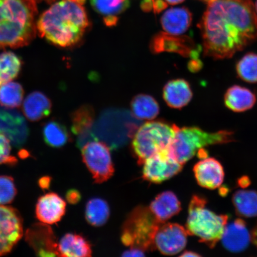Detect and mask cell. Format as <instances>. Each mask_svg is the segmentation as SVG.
<instances>
[{"label":"cell","instance_id":"obj_1","mask_svg":"<svg viewBox=\"0 0 257 257\" xmlns=\"http://www.w3.org/2000/svg\"><path fill=\"white\" fill-rule=\"evenodd\" d=\"M198 27L204 55L229 59L256 40L255 6L250 0H212Z\"/></svg>","mask_w":257,"mask_h":257},{"label":"cell","instance_id":"obj_2","mask_svg":"<svg viewBox=\"0 0 257 257\" xmlns=\"http://www.w3.org/2000/svg\"><path fill=\"white\" fill-rule=\"evenodd\" d=\"M90 23L85 9L72 0H60L37 21L40 36L54 46L69 48L81 41Z\"/></svg>","mask_w":257,"mask_h":257},{"label":"cell","instance_id":"obj_3","mask_svg":"<svg viewBox=\"0 0 257 257\" xmlns=\"http://www.w3.org/2000/svg\"><path fill=\"white\" fill-rule=\"evenodd\" d=\"M35 0H0V49L28 46L37 32Z\"/></svg>","mask_w":257,"mask_h":257},{"label":"cell","instance_id":"obj_4","mask_svg":"<svg viewBox=\"0 0 257 257\" xmlns=\"http://www.w3.org/2000/svg\"><path fill=\"white\" fill-rule=\"evenodd\" d=\"M234 138L229 131L208 133L195 126L178 127L168 150L170 157L184 165L205 147L233 142Z\"/></svg>","mask_w":257,"mask_h":257},{"label":"cell","instance_id":"obj_5","mask_svg":"<svg viewBox=\"0 0 257 257\" xmlns=\"http://www.w3.org/2000/svg\"><path fill=\"white\" fill-rule=\"evenodd\" d=\"M226 215H218L207 208V200L193 196L188 208L186 229L189 235L195 236L200 242L213 248L221 240L227 223Z\"/></svg>","mask_w":257,"mask_h":257},{"label":"cell","instance_id":"obj_6","mask_svg":"<svg viewBox=\"0 0 257 257\" xmlns=\"http://www.w3.org/2000/svg\"><path fill=\"white\" fill-rule=\"evenodd\" d=\"M178 126L163 121L146 122L133 135L132 149L139 165L161 151L168 149Z\"/></svg>","mask_w":257,"mask_h":257},{"label":"cell","instance_id":"obj_7","mask_svg":"<svg viewBox=\"0 0 257 257\" xmlns=\"http://www.w3.org/2000/svg\"><path fill=\"white\" fill-rule=\"evenodd\" d=\"M162 223L157 220L150 208L137 207L128 215L122 228L121 239L124 245L146 251L153 250L154 239Z\"/></svg>","mask_w":257,"mask_h":257},{"label":"cell","instance_id":"obj_8","mask_svg":"<svg viewBox=\"0 0 257 257\" xmlns=\"http://www.w3.org/2000/svg\"><path fill=\"white\" fill-rule=\"evenodd\" d=\"M81 151L83 162L96 183L101 184L113 175L114 165L107 144L92 140L83 146Z\"/></svg>","mask_w":257,"mask_h":257},{"label":"cell","instance_id":"obj_9","mask_svg":"<svg viewBox=\"0 0 257 257\" xmlns=\"http://www.w3.org/2000/svg\"><path fill=\"white\" fill-rule=\"evenodd\" d=\"M23 234V221L19 212L0 205V256L11 252Z\"/></svg>","mask_w":257,"mask_h":257},{"label":"cell","instance_id":"obj_10","mask_svg":"<svg viewBox=\"0 0 257 257\" xmlns=\"http://www.w3.org/2000/svg\"><path fill=\"white\" fill-rule=\"evenodd\" d=\"M168 149L161 151L145 160L142 165L143 176L146 181L160 184L181 172L183 165L170 156Z\"/></svg>","mask_w":257,"mask_h":257},{"label":"cell","instance_id":"obj_11","mask_svg":"<svg viewBox=\"0 0 257 257\" xmlns=\"http://www.w3.org/2000/svg\"><path fill=\"white\" fill-rule=\"evenodd\" d=\"M188 235L187 230L181 225L162 223L154 236V248L164 255L177 254L185 248Z\"/></svg>","mask_w":257,"mask_h":257},{"label":"cell","instance_id":"obj_12","mask_svg":"<svg viewBox=\"0 0 257 257\" xmlns=\"http://www.w3.org/2000/svg\"><path fill=\"white\" fill-rule=\"evenodd\" d=\"M150 48L154 54L161 53H178L184 57L197 60L198 51L191 38L176 36L165 32H160L153 37Z\"/></svg>","mask_w":257,"mask_h":257},{"label":"cell","instance_id":"obj_13","mask_svg":"<svg viewBox=\"0 0 257 257\" xmlns=\"http://www.w3.org/2000/svg\"><path fill=\"white\" fill-rule=\"evenodd\" d=\"M0 133L5 135L16 147L24 146L30 134L23 115L2 105H0Z\"/></svg>","mask_w":257,"mask_h":257},{"label":"cell","instance_id":"obj_14","mask_svg":"<svg viewBox=\"0 0 257 257\" xmlns=\"http://www.w3.org/2000/svg\"><path fill=\"white\" fill-rule=\"evenodd\" d=\"M26 239L38 256H57V242L52 229L46 224H37L26 233Z\"/></svg>","mask_w":257,"mask_h":257},{"label":"cell","instance_id":"obj_15","mask_svg":"<svg viewBox=\"0 0 257 257\" xmlns=\"http://www.w3.org/2000/svg\"><path fill=\"white\" fill-rule=\"evenodd\" d=\"M194 173L199 185L214 189L222 185L224 172L222 165L214 158L204 157L194 166Z\"/></svg>","mask_w":257,"mask_h":257},{"label":"cell","instance_id":"obj_16","mask_svg":"<svg viewBox=\"0 0 257 257\" xmlns=\"http://www.w3.org/2000/svg\"><path fill=\"white\" fill-rule=\"evenodd\" d=\"M66 203L56 193H48L39 198L36 205V216L42 223L56 224L66 213Z\"/></svg>","mask_w":257,"mask_h":257},{"label":"cell","instance_id":"obj_17","mask_svg":"<svg viewBox=\"0 0 257 257\" xmlns=\"http://www.w3.org/2000/svg\"><path fill=\"white\" fill-rule=\"evenodd\" d=\"M251 234L243 220L236 219L226 224L221 240L225 248L233 252L243 251L248 246Z\"/></svg>","mask_w":257,"mask_h":257},{"label":"cell","instance_id":"obj_18","mask_svg":"<svg viewBox=\"0 0 257 257\" xmlns=\"http://www.w3.org/2000/svg\"><path fill=\"white\" fill-rule=\"evenodd\" d=\"M95 112L91 105H82L72 114V131L78 137V146H83L92 140L91 130L94 124Z\"/></svg>","mask_w":257,"mask_h":257},{"label":"cell","instance_id":"obj_19","mask_svg":"<svg viewBox=\"0 0 257 257\" xmlns=\"http://www.w3.org/2000/svg\"><path fill=\"white\" fill-rule=\"evenodd\" d=\"M191 13L185 8H175L164 13L160 19L161 25L166 33L180 35L187 31L192 23Z\"/></svg>","mask_w":257,"mask_h":257},{"label":"cell","instance_id":"obj_20","mask_svg":"<svg viewBox=\"0 0 257 257\" xmlns=\"http://www.w3.org/2000/svg\"><path fill=\"white\" fill-rule=\"evenodd\" d=\"M163 98L170 107L181 109L191 101L193 94L189 83L182 79L170 80L163 88Z\"/></svg>","mask_w":257,"mask_h":257},{"label":"cell","instance_id":"obj_21","mask_svg":"<svg viewBox=\"0 0 257 257\" xmlns=\"http://www.w3.org/2000/svg\"><path fill=\"white\" fill-rule=\"evenodd\" d=\"M149 208L154 216L162 223L176 216L182 209L179 199L171 191H165L157 195Z\"/></svg>","mask_w":257,"mask_h":257},{"label":"cell","instance_id":"obj_22","mask_svg":"<svg viewBox=\"0 0 257 257\" xmlns=\"http://www.w3.org/2000/svg\"><path fill=\"white\" fill-rule=\"evenodd\" d=\"M92 253L91 244L80 234H64L57 244V256L86 257L91 256Z\"/></svg>","mask_w":257,"mask_h":257},{"label":"cell","instance_id":"obj_23","mask_svg":"<svg viewBox=\"0 0 257 257\" xmlns=\"http://www.w3.org/2000/svg\"><path fill=\"white\" fill-rule=\"evenodd\" d=\"M52 103L47 96L40 91H35L28 95L23 104L25 117L32 121L43 119L51 113Z\"/></svg>","mask_w":257,"mask_h":257},{"label":"cell","instance_id":"obj_24","mask_svg":"<svg viewBox=\"0 0 257 257\" xmlns=\"http://www.w3.org/2000/svg\"><path fill=\"white\" fill-rule=\"evenodd\" d=\"M256 97L249 89L238 85L232 86L224 96L226 107L234 112H243L254 105Z\"/></svg>","mask_w":257,"mask_h":257},{"label":"cell","instance_id":"obj_25","mask_svg":"<svg viewBox=\"0 0 257 257\" xmlns=\"http://www.w3.org/2000/svg\"><path fill=\"white\" fill-rule=\"evenodd\" d=\"M93 9L103 16L104 24L108 27L117 24L119 16L130 6L128 0H90Z\"/></svg>","mask_w":257,"mask_h":257},{"label":"cell","instance_id":"obj_26","mask_svg":"<svg viewBox=\"0 0 257 257\" xmlns=\"http://www.w3.org/2000/svg\"><path fill=\"white\" fill-rule=\"evenodd\" d=\"M134 116L141 120H153L160 112V107L153 96L146 94L138 95L131 104Z\"/></svg>","mask_w":257,"mask_h":257},{"label":"cell","instance_id":"obj_27","mask_svg":"<svg viewBox=\"0 0 257 257\" xmlns=\"http://www.w3.org/2000/svg\"><path fill=\"white\" fill-rule=\"evenodd\" d=\"M233 204L237 214L244 217L257 216V192L239 190L233 194Z\"/></svg>","mask_w":257,"mask_h":257},{"label":"cell","instance_id":"obj_28","mask_svg":"<svg viewBox=\"0 0 257 257\" xmlns=\"http://www.w3.org/2000/svg\"><path fill=\"white\" fill-rule=\"evenodd\" d=\"M110 214V208L107 202L101 198H92L86 204V219L93 226H103L107 223Z\"/></svg>","mask_w":257,"mask_h":257},{"label":"cell","instance_id":"obj_29","mask_svg":"<svg viewBox=\"0 0 257 257\" xmlns=\"http://www.w3.org/2000/svg\"><path fill=\"white\" fill-rule=\"evenodd\" d=\"M43 134L45 143L53 148L62 147L70 139L69 133L65 126L56 120H51L45 123Z\"/></svg>","mask_w":257,"mask_h":257},{"label":"cell","instance_id":"obj_30","mask_svg":"<svg viewBox=\"0 0 257 257\" xmlns=\"http://www.w3.org/2000/svg\"><path fill=\"white\" fill-rule=\"evenodd\" d=\"M24 90L20 83L9 82L0 86V104L6 108H17L22 104Z\"/></svg>","mask_w":257,"mask_h":257},{"label":"cell","instance_id":"obj_31","mask_svg":"<svg viewBox=\"0 0 257 257\" xmlns=\"http://www.w3.org/2000/svg\"><path fill=\"white\" fill-rule=\"evenodd\" d=\"M22 68V61L11 51L0 54V73L5 83L12 81L19 75Z\"/></svg>","mask_w":257,"mask_h":257},{"label":"cell","instance_id":"obj_32","mask_svg":"<svg viewBox=\"0 0 257 257\" xmlns=\"http://www.w3.org/2000/svg\"><path fill=\"white\" fill-rule=\"evenodd\" d=\"M239 78L249 83L257 82V54L248 53L239 60L236 65Z\"/></svg>","mask_w":257,"mask_h":257},{"label":"cell","instance_id":"obj_33","mask_svg":"<svg viewBox=\"0 0 257 257\" xmlns=\"http://www.w3.org/2000/svg\"><path fill=\"white\" fill-rule=\"evenodd\" d=\"M17 194L14 178L9 176H0V205L12 203Z\"/></svg>","mask_w":257,"mask_h":257},{"label":"cell","instance_id":"obj_34","mask_svg":"<svg viewBox=\"0 0 257 257\" xmlns=\"http://www.w3.org/2000/svg\"><path fill=\"white\" fill-rule=\"evenodd\" d=\"M11 144L9 138L0 133V165L15 166L18 163V160L12 155Z\"/></svg>","mask_w":257,"mask_h":257},{"label":"cell","instance_id":"obj_35","mask_svg":"<svg viewBox=\"0 0 257 257\" xmlns=\"http://www.w3.org/2000/svg\"><path fill=\"white\" fill-rule=\"evenodd\" d=\"M81 199V195L76 189H70L66 193V200L70 204H76Z\"/></svg>","mask_w":257,"mask_h":257},{"label":"cell","instance_id":"obj_36","mask_svg":"<svg viewBox=\"0 0 257 257\" xmlns=\"http://www.w3.org/2000/svg\"><path fill=\"white\" fill-rule=\"evenodd\" d=\"M168 7V5L163 0H153V11L155 14H159Z\"/></svg>","mask_w":257,"mask_h":257},{"label":"cell","instance_id":"obj_37","mask_svg":"<svg viewBox=\"0 0 257 257\" xmlns=\"http://www.w3.org/2000/svg\"><path fill=\"white\" fill-rule=\"evenodd\" d=\"M123 256H145L144 250L137 248H131L130 249L126 250L122 254Z\"/></svg>","mask_w":257,"mask_h":257},{"label":"cell","instance_id":"obj_38","mask_svg":"<svg viewBox=\"0 0 257 257\" xmlns=\"http://www.w3.org/2000/svg\"><path fill=\"white\" fill-rule=\"evenodd\" d=\"M50 184V179L49 178H43L40 181V185L43 189H47L49 187Z\"/></svg>","mask_w":257,"mask_h":257},{"label":"cell","instance_id":"obj_39","mask_svg":"<svg viewBox=\"0 0 257 257\" xmlns=\"http://www.w3.org/2000/svg\"><path fill=\"white\" fill-rule=\"evenodd\" d=\"M35 1H36L37 3L45 2L48 3V4H51V3L55 2L56 1V0H35ZM72 1L80 3V4H81V5H83V4H84L86 0H72Z\"/></svg>","mask_w":257,"mask_h":257},{"label":"cell","instance_id":"obj_40","mask_svg":"<svg viewBox=\"0 0 257 257\" xmlns=\"http://www.w3.org/2000/svg\"><path fill=\"white\" fill-rule=\"evenodd\" d=\"M251 240L257 248V224L256 226L254 227V229L252 230V232L251 233Z\"/></svg>","mask_w":257,"mask_h":257},{"label":"cell","instance_id":"obj_41","mask_svg":"<svg viewBox=\"0 0 257 257\" xmlns=\"http://www.w3.org/2000/svg\"><path fill=\"white\" fill-rule=\"evenodd\" d=\"M200 255L198 254V253H195L192 251H186L184 252L183 254L181 255V256H200Z\"/></svg>","mask_w":257,"mask_h":257},{"label":"cell","instance_id":"obj_42","mask_svg":"<svg viewBox=\"0 0 257 257\" xmlns=\"http://www.w3.org/2000/svg\"><path fill=\"white\" fill-rule=\"evenodd\" d=\"M165 1L170 5H176L181 4V3L184 2L185 0H165Z\"/></svg>","mask_w":257,"mask_h":257},{"label":"cell","instance_id":"obj_43","mask_svg":"<svg viewBox=\"0 0 257 257\" xmlns=\"http://www.w3.org/2000/svg\"><path fill=\"white\" fill-rule=\"evenodd\" d=\"M4 83H5L4 82V80H3L1 73H0V86L2 85L3 84H4Z\"/></svg>","mask_w":257,"mask_h":257},{"label":"cell","instance_id":"obj_44","mask_svg":"<svg viewBox=\"0 0 257 257\" xmlns=\"http://www.w3.org/2000/svg\"><path fill=\"white\" fill-rule=\"evenodd\" d=\"M201 1H204L205 2L209 3L212 1V0H201Z\"/></svg>","mask_w":257,"mask_h":257},{"label":"cell","instance_id":"obj_45","mask_svg":"<svg viewBox=\"0 0 257 257\" xmlns=\"http://www.w3.org/2000/svg\"><path fill=\"white\" fill-rule=\"evenodd\" d=\"M255 9L256 13L257 14V0H256V3H255Z\"/></svg>","mask_w":257,"mask_h":257}]
</instances>
